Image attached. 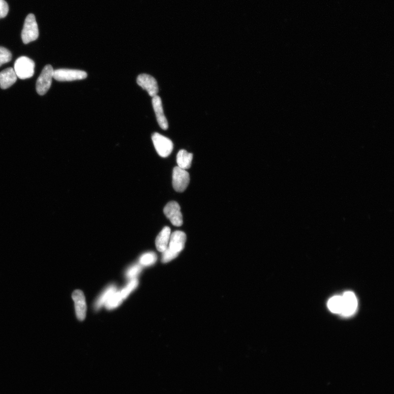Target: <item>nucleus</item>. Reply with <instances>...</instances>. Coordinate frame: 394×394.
Listing matches in <instances>:
<instances>
[{
  "instance_id": "nucleus-16",
  "label": "nucleus",
  "mask_w": 394,
  "mask_h": 394,
  "mask_svg": "<svg viewBox=\"0 0 394 394\" xmlns=\"http://www.w3.org/2000/svg\"><path fill=\"white\" fill-rule=\"evenodd\" d=\"M117 291L115 285H110L98 297L95 305L96 310H99L105 305L107 300Z\"/></svg>"
},
{
  "instance_id": "nucleus-15",
  "label": "nucleus",
  "mask_w": 394,
  "mask_h": 394,
  "mask_svg": "<svg viewBox=\"0 0 394 394\" xmlns=\"http://www.w3.org/2000/svg\"><path fill=\"white\" fill-rule=\"evenodd\" d=\"M193 160V154L185 149H181L177 155L176 161L178 167L186 170L190 168Z\"/></svg>"
},
{
  "instance_id": "nucleus-4",
  "label": "nucleus",
  "mask_w": 394,
  "mask_h": 394,
  "mask_svg": "<svg viewBox=\"0 0 394 394\" xmlns=\"http://www.w3.org/2000/svg\"><path fill=\"white\" fill-rule=\"evenodd\" d=\"M54 69L51 65L46 66L42 70V73L38 79L36 88L38 94L44 96L46 94L52 83L54 75Z\"/></svg>"
},
{
  "instance_id": "nucleus-5",
  "label": "nucleus",
  "mask_w": 394,
  "mask_h": 394,
  "mask_svg": "<svg viewBox=\"0 0 394 394\" xmlns=\"http://www.w3.org/2000/svg\"><path fill=\"white\" fill-rule=\"evenodd\" d=\"M152 140L157 153L161 157H167L173 151V142L164 136L155 133L152 136Z\"/></svg>"
},
{
  "instance_id": "nucleus-17",
  "label": "nucleus",
  "mask_w": 394,
  "mask_h": 394,
  "mask_svg": "<svg viewBox=\"0 0 394 394\" xmlns=\"http://www.w3.org/2000/svg\"><path fill=\"white\" fill-rule=\"evenodd\" d=\"M327 306L329 311L334 313L341 314L342 310V296H335L328 300Z\"/></svg>"
},
{
  "instance_id": "nucleus-18",
  "label": "nucleus",
  "mask_w": 394,
  "mask_h": 394,
  "mask_svg": "<svg viewBox=\"0 0 394 394\" xmlns=\"http://www.w3.org/2000/svg\"><path fill=\"white\" fill-rule=\"evenodd\" d=\"M123 298L122 297L120 291H116L106 302L105 306L106 309L112 310L119 306L123 302Z\"/></svg>"
},
{
  "instance_id": "nucleus-13",
  "label": "nucleus",
  "mask_w": 394,
  "mask_h": 394,
  "mask_svg": "<svg viewBox=\"0 0 394 394\" xmlns=\"http://www.w3.org/2000/svg\"><path fill=\"white\" fill-rule=\"evenodd\" d=\"M17 76L12 68H7L0 73V87L3 89L10 88L17 80Z\"/></svg>"
},
{
  "instance_id": "nucleus-3",
  "label": "nucleus",
  "mask_w": 394,
  "mask_h": 394,
  "mask_svg": "<svg viewBox=\"0 0 394 394\" xmlns=\"http://www.w3.org/2000/svg\"><path fill=\"white\" fill-rule=\"evenodd\" d=\"M87 77V73L82 70L60 69L54 71L53 78L59 82L82 80Z\"/></svg>"
},
{
  "instance_id": "nucleus-14",
  "label": "nucleus",
  "mask_w": 394,
  "mask_h": 394,
  "mask_svg": "<svg viewBox=\"0 0 394 394\" xmlns=\"http://www.w3.org/2000/svg\"><path fill=\"white\" fill-rule=\"evenodd\" d=\"M170 235V228L169 227H165L157 236L156 247L160 252L163 253L168 248Z\"/></svg>"
},
{
  "instance_id": "nucleus-12",
  "label": "nucleus",
  "mask_w": 394,
  "mask_h": 394,
  "mask_svg": "<svg viewBox=\"0 0 394 394\" xmlns=\"http://www.w3.org/2000/svg\"><path fill=\"white\" fill-rule=\"evenodd\" d=\"M152 103L158 124L162 130H168V123L164 115L161 98L156 96L153 98Z\"/></svg>"
},
{
  "instance_id": "nucleus-19",
  "label": "nucleus",
  "mask_w": 394,
  "mask_h": 394,
  "mask_svg": "<svg viewBox=\"0 0 394 394\" xmlns=\"http://www.w3.org/2000/svg\"><path fill=\"white\" fill-rule=\"evenodd\" d=\"M157 260V256L155 253L149 252L143 254L140 258L139 263L142 266H149L155 264Z\"/></svg>"
},
{
  "instance_id": "nucleus-2",
  "label": "nucleus",
  "mask_w": 394,
  "mask_h": 394,
  "mask_svg": "<svg viewBox=\"0 0 394 394\" xmlns=\"http://www.w3.org/2000/svg\"><path fill=\"white\" fill-rule=\"evenodd\" d=\"M39 32L38 23L33 14H29L26 17L21 32V39L24 44L37 40L39 38Z\"/></svg>"
},
{
  "instance_id": "nucleus-24",
  "label": "nucleus",
  "mask_w": 394,
  "mask_h": 394,
  "mask_svg": "<svg viewBox=\"0 0 394 394\" xmlns=\"http://www.w3.org/2000/svg\"><path fill=\"white\" fill-rule=\"evenodd\" d=\"M9 11L8 4L5 0H0V19L5 18Z\"/></svg>"
},
{
  "instance_id": "nucleus-1",
  "label": "nucleus",
  "mask_w": 394,
  "mask_h": 394,
  "mask_svg": "<svg viewBox=\"0 0 394 394\" xmlns=\"http://www.w3.org/2000/svg\"><path fill=\"white\" fill-rule=\"evenodd\" d=\"M34 62L26 56H20L14 63V70L17 77L25 80L33 76L35 72Z\"/></svg>"
},
{
  "instance_id": "nucleus-20",
  "label": "nucleus",
  "mask_w": 394,
  "mask_h": 394,
  "mask_svg": "<svg viewBox=\"0 0 394 394\" xmlns=\"http://www.w3.org/2000/svg\"><path fill=\"white\" fill-rule=\"evenodd\" d=\"M138 284L139 282L137 279H132L126 287L120 291V295L124 299L127 298L130 293L137 288Z\"/></svg>"
},
{
  "instance_id": "nucleus-6",
  "label": "nucleus",
  "mask_w": 394,
  "mask_h": 394,
  "mask_svg": "<svg viewBox=\"0 0 394 394\" xmlns=\"http://www.w3.org/2000/svg\"><path fill=\"white\" fill-rule=\"evenodd\" d=\"M189 173L186 170L178 167H175L173 171V186L174 190L178 192H183L190 183Z\"/></svg>"
},
{
  "instance_id": "nucleus-22",
  "label": "nucleus",
  "mask_w": 394,
  "mask_h": 394,
  "mask_svg": "<svg viewBox=\"0 0 394 394\" xmlns=\"http://www.w3.org/2000/svg\"><path fill=\"white\" fill-rule=\"evenodd\" d=\"M12 58V55L9 50L4 47H0V67L10 62Z\"/></svg>"
},
{
  "instance_id": "nucleus-9",
  "label": "nucleus",
  "mask_w": 394,
  "mask_h": 394,
  "mask_svg": "<svg viewBox=\"0 0 394 394\" xmlns=\"http://www.w3.org/2000/svg\"><path fill=\"white\" fill-rule=\"evenodd\" d=\"M342 310L343 316L349 317L354 314L357 307V300L354 293L347 291L342 296Z\"/></svg>"
},
{
  "instance_id": "nucleus-21",
  "label": "nucleus",
  "mask_w": 394,
  "mask_h": 394,
  "mask_svg": "<svg viewBox=\"0 0 394 394\" xmlns=\"http://www.w3.org/2000/svg\"><path fill=\"white\" fill-rule=\"evenodd\" d=\"M142 270V266L140 264H135L129 268L126 274L127 278L130 280L135 279L140 273Z\"/></svg>"
},
{
  "instance_id": "nucleus-7",
  "label": "nucleus",
  "mask_w": 394,
  "mask_h": 394,
  "mask_svg": "<svg viewBox=\"0 0 394 394\" xmlns=\"http://www.w3.org/2000/svg\"><path fill=\"white\" fill-rule=\"evenodd\" d=\"M163 212L174 226L179 227L183 225V218L180 206L176 202L172 201L168 203L164 207Z\"/></svg>"
},
{
  "instance_id": "nucleus-11",
  "label": "nucleus",
  "mask_w": 394,
  "mask_h": 394,
  "mask_svg": "<svg viewBox=\"0 0 394 394\" xmlns=\"http://www.w3.org/2000/svg\"><path fill=\"white\" fill-rule=\"evenodd\" d=\"M186 241V234L180 231H176L171 234L168 248L172 252L178 255L185 248Z\"/></svg>"
},
{
  "instance_id": "nucleus-23",
  "label": "nucleus",
  "mask_w": 394,
  "mask_h": 394,
  "mask_svg": "<svg viewBox=\"0 0 394 394\" xmlns=\"http://www.w3.org/2000/svg\"><path fill=\"white\" fill-rule=\"evenodd\" d=\"M162 257V261L163 263H168L176 258L178 255L172 252L168 248L163 252Z\"/></svg>"
},
{
  "instance_id": "nucleus-8",
  "label": "nucleus",
  "mask_w": 394,
  "mask_h": 394,
  "mask_svg": "<svg viewBox=\"0 0 394 394\" xmlns=\"http://www.w3.org/2000/svg\"><path fill=\"white\" fill-rule=\"evenodd\" d=\"M138 84L143 89L146 90L150 97L154 98L159 93V85L156 79L151 75L142 74L137 77Z\"/></svg>"
},
{
  "instance_id": "nucleus-10",
  "label": "nucleus",
  "mask_w": 394,
  "mask_h": 394,
  "mask_svg": "<svg viewBox=\"0 0 394 394\" xmlns=\"http://www.w3.org/2000/svg\"><path fill=\"white\" fill-rule=\"evenodd\" d=\"M72 298L75 302L76 317L78 320L83 321L87 312V305L84 293L80 290H76L73 293Z\"/></svg>"
}]
</instances>
